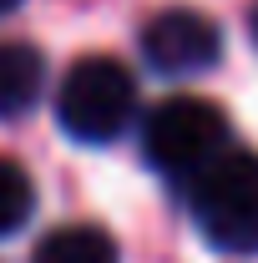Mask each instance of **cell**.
Instances as JSON below:
<instances>
[{
  "mask_svg": "<svg viewBox=\"0 0 258 263\" xmlns=\"http://www.w3.org/2000/svg\"><path fill=\"white\" fill-rule=\"evenodd\" d=\"M233 147V132L218 101L202 97H167L142 117V157L152 172L172 182H193L202 167H213Z\"/></svg>",
  "mask_w": 258,
  "mask_h": 263,
  "instance_id": "6da1fadb",
  "label": "cell"
},
{
  "mask_svg": "<svg viewBox=\"0 0 258 263\" xmlns=\"http://www.w3.org/2000/svg\"><path fill=\"white\" fill-rule=\"evenodd\" d=\"M188 208L197 233L218 253L238 258L258 253V152L228 147L213 167H202L188 182Z\"/></svg>",
  "mask_w": 258,
  "mask_h": 263,
  "instance_id": "7a4b0ae2",
  "label": "cell"
},
{
  "mask_svg": "<svg viewBox=\"0 0 258 263\" xmlns=\"http://www.w3.org/2000/svg\"><path fill=\"white\" fill-rule=\"evenodd\" d=\"M56 122L86 147L117 142L137 122V76L117 56H81L56 91Z\"/></svg>",
  "mask_w": 258,
  "mask_h": 263,
  "instance_id": "3957f363",
  "label": "cell"
},
{
  "mask_svg": "<svg viewBox=\"0 0 258 263\" xmlns=\"http://www.w3.org/2000/svg\"><path fill=\"white\" fill-rule=\"evenodd\" d=\"M142 56L162 76H202L223 56V31L213 15L177 5V10H162L142 26Z\"/></svg>",
  "mask_w": 258,
  "mask_h": 263,
  "instance_id": "277c9868",
  "label": "cell"
},
{
  "mask_svg": "<svg viewBox=\"0 0 258 263\" xmlns=\"http://www.w3.org/2000/svg\"><path fill=\"white\" fill-rule=\"evenodd\" d=\"M46 91V56L26 41H0V117H26Z\"/></svg>",
  "mask_w": 258,
  "mask_h": 263,
  "instance_id": "5b68a950",
  "label": "cell"
},
{
  "mask_svg": "<svg viewBox=\"0 0 258 263\" xmlns=\"http://www.w3.org/2000/svg\"><path fill=\"white\" fill-rule=\"evenodd\" d=\"M31 263H122V253H117V243L101 228H91V223H66V228H51L35 243Z\"/></svg>",
  "mask_w": 258,
  "mask_h": 263,
  "instance_id": "8992f818",
  "label": "cell"
},
{
  "mask_svg": "<svg viewBox=\"0 0 258 263\" xmlns=\"http://www.w3.org/2000/svg\"><path fill=\"white\" fill-rule=\"evenodd\" d=\"M35 213V182L31 172L21 162H10V157H0V238H10V233H21L31 223Z\"/></svg>",
  "mask_w": 258,
  "mask_h": 263,
  "instance_id": "52a82bcc",
  "label": "cell"
},
{
  "mask_svg": "<svg viewBox=\"0 0 258 263\" xmlns=\"http://www.w3.org/2000/svg\"><path fill=\"white\" fill-rule=\"evenodd\" d=\"M15 5H21V0H0V15H10V10H15Z\"/></svg>",
  "mask_w": 258,
  "mask_h": 263,
  "instance_id": "ba28073f",
  "label": "cell"
},
{
  "mask_svg": "<svg viewBox=\"0 0 258 263\" xmlns=\"http://www.w3.org/2000/svg\"><path fill=\"white\" fill-rule=\"evenodd\" d=\"M253 41H258V5H253Z\"/></svg>",
  "mask_w": 258,
  "mask_h": 263,
  "instance_id": "9c48e42d",
  "label": "cell"
}]
</instances>
